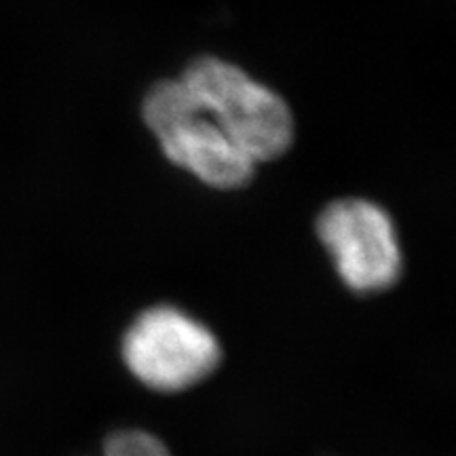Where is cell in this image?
I'll list each match as a JSON object with an SVG mask.
<instances>
[{
	"mask_svg": "<svg viewBox=\"0 0 456 456\" xmlns=\"http://www.w3.org/2000/svg\"><path fill=\"white\" fill-rule=\"evenodd\" d=\"M104 456H171L165 444L142 429H118L104 442Z\"/></svg>",
	"mask_w": 456,
	"mask_h": 456,
	"instance_id": "obj_5",
	"label": "cell"
},
{
	"mask_svg": "<svg viewBox=\"0 0 456 456\" xmlns=\"http://www.w3.org/2000/svg\"><path fill=\"white\" fill-rule=\"evenodd\" d=\"M125 366L152 391L175 393L201 383L220 366L212 330L178 306L157 305L134 319L121 342Z\"/></svg>",
	"mask_w": 456,
	"mask_h": 456,
	"instance_id": "obj_3",
	"label": "cell"
},
{
	"mask_svg": "<svg viewBox=\"0 0 456 456\" xmlns=\"http://www.w3.org/2000/svg\"><path fill=\"white\" fill-rule=\"evenodd\" d=\"M142 118L163 157L201 184L216 191H239L254 180L258 165L199 106L180 77L148 89Z\"/></svg>",
	"mask_w": 456,
	"mask_h": 456,
	"instance_id": "obj_2",
	"label": "cell"
},
{
	"mask_svg": "<svg viewBox=\"0 0 456 456\" xmlns=\"http://www.w3.org/2000/svg\"><path fill=\"white\" fill-rule=\"evenodd\" d=\"M315 228L342 283L355 294L385 292L402 277L395 224L379 203L359 197L338 199L322 209Z\"/></svg>",
	"mask_w": 456,
	"mask_h": 456,
	"instance_id": "obj_4",
	"label": "cell"
},
{
	"mask_svg": "<svg viewBox=\"0 0 456 456\" xmlns=\"http://www.w3.org/2000/svg\"><path fill=\"white\" fill-rule=\"evenodd\" d=\"M180 78L216 125L256 165L281 159L296 138L294 112L269 85L216 55L192 60Z\"/></svg>",
	"mask_w": 456,
	"mask_h": 456,
	"instance_id": "obj_1",
	"label": "cell"
}]
</instances>
